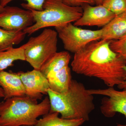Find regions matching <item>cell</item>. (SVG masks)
I'll return each mask as SVG.
<instances>
[{
    "label": "cell",
    "instance_id": "obj_22",
    "mask_svg": "<svg viewBox=\"0 0 126 126\" xmlns=\"http://www.w3.org/2000/svg\"><path fill=\"white\" fill-rule=\"evenodd\" d=\"M126 72V65L124 67ZM117 87L121 90H126V79L122 83L118 85Z\"/></svg>",
    "mask_w": 126,
    "mask_h": 126
},
{
    "label": "cell",
    "instance_id": "obj_25",
    "mask_svg": "<svg viewBox=\"0 0 126 126\" xmlns=\"http://www.w3.org/2000/svg\"></svg>",
    "mask_w": 126,
    "mask_h": 126
},
{
    "label": "cell",
    "instance_id": "obj_20",
    "mask_svg": "<svg viewBox=\"0 0 126 126\" xmlns=\"http://www.w3.org/2000/svg\"><path fill=\"white\" fill-rule=\"evenodd\" d=\"M110 45L113 51L126 60V35L117 40H111Z\"/></svg>",
    "mask_w": 126,
    "mask_h": 126
},
{
    "label": "cell",
    "instance_id": "obj_18",
    "mask_svg": "<svg viewBox=\"0 0 126 126\" xmlns=\"http://www.w3.org/2000/svg\"><path fill=\"white\" fill-rule=\"evenodd\" d=\"M102 5L116 16L126 12V0H103Z\"/></svg>",
    "mask_w": 126,
    "mask_h": 126
},
{
    "label": "cell",
    "instance_id": "obj_21",
    "mask_svg": "<svg viewBox=\"0 0 126 126\" xmlns=\"http://www.w3.org/2000/svg\"><path fill=\"white\" fill-rule=\"evenodd\" d=\"M66 4L74 7H82L85 4L95 5L94 0H63Z\"/></svg>",
    "mask_w": 126,
    "mask_h": 126
},
{
    "label": "cell",
    "instance_id": "obj_14",
    "mask_svg": "<svg viewBox=\"0 0 126 126\" xmlns=\"http://www.w3.org/2000/svg\"><path fill=\"white\" fill-rule=\"evenodd\" d=\"M71 57L67 51L56 52L46 61L40 70L46 77L69 66Z\"/></svg>",
    "mask_w": 126,
    "mask_h": 126
},
{
    "label": "cell",
    "instance_id": "obj_16",
    "mask_svg": "<svg viewBox=\"0 0 126 126\" xmlns=\"http://www.w3.org/2000/svg\"><path fill=\"white\" fill-rule=\"evenodd\" d=\"M26 34L23 31H13L0 27V52L12 48L21 43Z\"/></svg>",
    "mask_w": 126,
    "mask_h": 126
},
{
    "label": "cell",
    "instance_id": "obj_23",
    "mask_svg": "<svg viewBox=\"0 0 126 126\" xmlns=\"http://www.w3.org/2000/svg\"><path fill=\"white\" fill-rule=\"evenodd\" d=\"M96 5H102L103 0H94Z\"/></svg>",
    "mask_w": 126,
    "mask_h": 126
},
{
    "label": "cell",
    "instance_id": "obj_6",
    "mask_svg": "<svg viewBox=\"0 0 126 126\" xmlns=\"http://www.w3.org/2000/svg\"><path fill=\"white\" fill-rule=\"evenodd\" d=\"M55 28L64 48L74 54L93 41L102 39L101 29L97 30L84 29L72 23Z\"/></svg>",
    "mask_w": 126,
    "mask_h": 126
},
{
    "label": "cell",
    "instance_id": "obj_19",
    "mask_svg": "<svg viewBox=\"0 0 126 126\" xmlns=\"http://www.w3.org/2000/svg\"><path fill=\"white\" fill-rule=\"evenodd\" d=\"M14 0H0L1 5L3 7L7 6V5ZM27 3L21 4L23 8L26 10H35L42 11L43 10V6L46 0H24Z\"/></svg>",
    "mask_w": 126,
    "mask_h": 126
},
{
    "label": "cell",
    "instance_id": "obj_13",
    "mask_svg": "<svg viewBox=\"0 0 126 126\" xmlns=\"http://www.w3.org/2000/svg\"><path fill=\"white\" fill-rule=\"evenodd\" d=\"M49 89L55 92L63 93L67 92L72 80L69 66L47 75Z\"/></svg>",
    "mask_w": 126,
    "mask_h": 126
},
{
    "label": "cell",
    "instance_id": "obj_11",
    "mask_svg": "<svg viewBox=\"0 0 126 126\" xmlns=\"http://www.w3.org/2000/svg\"><path fill=\"white\" fill-rule=\"evenodd\" d=\"M0 87L4 91V100L25 96V89L18 73L0 72Z\"/></svg>",
    "mask_w": 126,
    "mask_h": 126
},
{
    "label": "cell",
    "instance_id": "obj_9",
    "mask_svg": "<svg viewBox=\"0 0 126 126\" xmlns=\"http://www.w3.org/2000/svg\"><path fill=\"white\" fill-rule=\"evenodd\" d=\"M26 91V95L34 100H41L44 94H47L49 89L48 81L39 70L18 72Z\"/></svg>",
    "mask_w": 126,
    "mask_h": 126
},
{
    "label": "cell",
    "instance_id": "obj_4",
    "mask_svg": "<svg viewBox=\"0 0 126 126\" xmlns=\"http://www.w3.org/2000/svg\"><path fill=\"white\" fill-rule=\"evenodd\" d=\"M42 11L30 9L33 16L34 23L23 31L31 35L39 30L50 27H60L74 23L82 16V7L66 4L63 0H46Z\"/></svg>",
    "mask_w": 126,
    "mask_h": 126
},
{
    "label": "cell",
    "instance_id": "obj_3",
    "mask_svg": "<svg viewBox=\"0 0 126 126\" xmlns=\"http://www.w3.org/2000/svg\"><path fill=\"white\" fill-rule=\"evenodd\" d=\"M50 108L47 96L39 103L26 95L6 99L0 102V126H33Z\"/></svg>",
    "mask_w": 126,
    "mask_h": 126
},
{
    "label": "cell",
    "instance_id": "obj_2",
    "mask_svg": "<svg viewBox=\"0 0 126 126\" xmlns=\"http://www.w3.org/2000/svg\"><path fill=\"white\" fill-rule=\"evenodd\" d=\"M84 85L72 79L67 92L58 93L49 89L50 111L56 112L65 119H83L88 121L89 116L95 108L93 95L88 92Z\"/></svg>",
    "mask_w": 126,
    "mask_h": 126
},
{
    "label": "cell",
    "instance_id": "obj_5",
    "mask_svg": "<svg viewBox=\"0 0 126 126\" xmlns=\"http://www.w3.org/2000/svg\"><path fill=\"white\" fill-rule=\"evenodd\" d=\"M58 34L56 31L45 28L38 35L31 37L21 46L25 61L34 69L41 68L50 57L57 52Z\"/></svg>",
    "mask_w": 126,
    "mask_h": 126
},
{
    "label": "cell",
    "instance_id": "obj_17",
    "mask_svg": "<svg viewBox=\"0 0 126 126\" xmlns=\"http://www.w3.org/2000/svg\"><path fill=\"white\" fill-rule=\"evenodd\" d=\"M24 50L22 46L18 48H10L0 52V72L9 67L17 60L25 61Z\"/></svg>",
    "mask_w": 126,
    "mask_h": 126
},
{
    "label": "cell",
    "instance_id": "obj_12",
    "mask_svg": "<svg viewBox=\"0 0 126 126\" xmlns=\"http://www.w3.org/2000/svg\"><path fill=\"white\" fill-rule=\"evenodd\" d=\"M101 30V39L117 40L126 35V12L116 16Z\"/></svg>",
    "mask_w": 126,
    "mask_h": 126
},
{
    "label": "cell",
    "instance_id": "obj_15",
    "mask_svg": "<svg viewBox=\"0 0 126 126\" xmlns=\"http://www.w3.org/2000/svg\"><path fill=\"white\" fill-rule=\"evenodd\" d=\"M59 113L49 111L32 126H80L85 122L81 119H64L59 117Z\"/></svg>",
    "mask_w": 126,
    "mask_h": 126
},
{
    "label": "cell",
    "instance_id": "obj_1",
    "mask_svg": "<svg viewBox=\"0 0 126 126\" xmlns=\"http://www.w3.org/2000/svg\"><path fill=\"white\" fill-rule=\"evenodd\" d=\"M110 42L103 39L93 41L75 53L71 63L73 71L99 79L109 87L122 83L126 79V60L113 51Z\"/></svg>",
    "mask_w": 126,
    "mask_h": 126
},
{
    "label": "cell",
    "instance_id": "obj_10",
    "mask_svg": "<svg viewBox=\"0 0 126 126\" xmlns=\"http://www.w3.org/2000/svg\"><path fill=\"white\" fill-rule=\"evenodd\" d=\"M82 7V16L74 23L76 26L103 27L116 16L102 5L93 6L87 4Z\"/></svg>",
    "mask_w": 126,
    "mask_h": 126
},
{
    "label": "cell",
    "instance_id": "obj_8",
    "mask_svg": "<svg viewBox=\"0 0 126 126\" xmlns=\"http://www.w3.org/2000/svg\"><path fill=\"white\" fill-rule=\"evenodd\" d=\"M34 23L30 10L16 6H6L0 14V27L13 31H23Z\"/></svg>",
    "mask_w": 126,
    "mask_h": 126
},
{
    "label": "cell",
    "instance_id": "obj_24",
    "mask_svg": "<svg viewBox=\"0 0 126 126\" xmlns=\"http://www.w3.org/2000/svg\"><path fill=\"white\" fill-rule=\"evenodd\" d=\"M4 9V7H2L0 3V14L3 11Z\"/></svg>",
    "mask_w": 126,
    "mask_h": 126
},
{
    "label": "cell",
    "instance_id": "obj_7",
    "mask_svg": "<svg viewBox=\"0 0 126 126\" xmlns=\"http://www.w3.org/2000/svg\"><path fill=\"white\" fill-rule=\"evenodd\" d=\"M93 95L107 96L102 100L100 110L106 117H113L117 113L123 114L126 117V90H117L114 87L104 89H88ZM117 126H126V124H118Z\"/></svg>",
    "mask_w": 126,
    "mask_h": 126
}]
</instances>
